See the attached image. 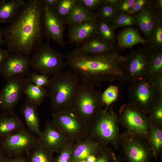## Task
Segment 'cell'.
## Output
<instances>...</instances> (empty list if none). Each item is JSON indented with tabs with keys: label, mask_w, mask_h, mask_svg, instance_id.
I'll return each instance as SVG.
<instances>
[{
	"label": "cell",
	"mask_w": 162,
	"mask_h": 162,
	"mask_svg": "<svg viewBox=\"0 0 162 162\" xmlns=\"http://www.w3.org/2000/svg\"><path fill=\"white\" fill-rule=\"evenodd\" d=\"M54 153L39 143L26 154V162H54Z\"/></svg>",
	"instance_id": "obj_27"
},
{
	"label": "cell",
	"mask_w": 162,
	"mask_h": 162,
	"mask_svg": "<svg viewBox=\"0 0 162 162\" xmlns=\"http://www.w3.org/2000/svg\"><path fill=\"white\" fill-rule=\"evenodd\" d=\"M10 53L7 49L0 48V67Z\"/></svg>",
	"instance_id": "obj_45"
},
{
	"label": "cell",
	"mask_w": 162,
	"mask_h": 162,
	"mask_svg": "<svg viewBox=\"0 0 162 162\" xmlns=\"http://www.w3.org/2000/svg\"><path fill=\"white\" fill-rule=\"evenodd\" d=\"M136 0H121L117 10L120 13L127 14L133 6Z\"/></svg>",
	"instance_id": "obj_41"
},
{
	"label": "cell",
	"mask_w": 162,
	"mask_h": 162,
	"mask_svg": "<svg viewBox=\"0 0 162 162\" xmlns=\"http://www.w3.org/2000/svg\"><path fill=\"white\" fill-rule=\"evenodd\" d=\"M51 122L54 127L69 140L77 142L88 137L89 127L72 109L52 113Z\"/></svg>",
	"instance_id": "obj_8"
},
{
	"label": "cell",
	"mask_w": 162,
	"mask_h": 162,
	"mask_svg": "<svg viewBox=\"0 0 162 162\" xmlns=\"http://www.w3.org/2000/svg\"><path fill=\"white\" fill-rule=\"evenodd\" d=\"M44 5L50 7H52L58 0H42Z\"/></svg>",
	"instance_id": "obj_47"
},
{
	"label": "cell",
	"mask_w": 162,
	"mask_h": 162,
	"mask_svg": "<svg viewBox=\"0 0 162 162\" xmlns=\"http://www.w3.org/2000/svg\"><path fill=\"white\" fill-rule=\"evenodd\" d=\"M5 162H26V160L25 156L13 157L5 156Z\"/></svg>",
	"instance_id": "obj_44"
},
{
	"label": "cell",
	"mask_w": 162,
	"mask_h": 162,
	"mask_svg": "<svg viewBox=\"0 0 162 162\" xmlns=\"http://www.w3.org/2000/svg\"><path fill=\"white\" fill-rule=\"evenodd\" d=\"M120 145L127 162H151L153 158L149 141L126 130L121 134Z\"/></svg>",
	"instance_id": "obj_10"
},
{
	"label": "cell",
	"mask_w": 162,
	"mask_h": 162,
	"mask_svg": "<svg viewBox=\"0 0 162 162\" xmlns=\"http://www.w3.org/2000/svg\"><path fill=\"white\" fill-rule=\"evenodd\" d=\"M92 20H97L94 13L87 9L79 0H76L70 15L63 22L65 25L68 26Z\"/></svg>",
	"instance_id": "obj_25"
},
{
	"label": "cell",
	"mask_w": 162,
	"mask_h": 162,
	"mask_svg": "<svg viewBox=\"0 0 162 162\" xmlns=\"http://www.w3.org/2000/svg\"><path fill=\"white\" fill-rule=\"evenodd\" d=\"M110 23L115 29L136 24L134 16L122 13H120Z\"/></svg>",
	"instance_id": "obj_35"
},
{
	"label": "cell",
	"mask_w": 162,
	"mask_h": 162,
	"mask_svg": "<svg viewBox=\"0 0 162 162\" xmlns=\"http://www.w3.org/2000/svg\"><path fill=\"white\" fill-rule=\"evenodd\" d=\"M5 43L3 36V29L0 24V44L2 45Z\"/></svg>",
	"instance_id": "obj_49"
},
{
	"label": "cell",
	"mask_w": 162,
	"mask_h": 162,
	"mask_svg": "<svg viewBox=\"0 0 162 162\" xmlns=\"http://www.w3.org/2000/svg\"><path fill=\"white\" fill-rule=\"evenodd\" d=\"M30 57L15 52L9 53L0 67V74L6 80L19 74L30 73Z\"/></svg>",
	"instance_id": "obj_15"
},
{
	"label": "cell",
	"mask_w": 162,
	"mask_h": 162,
	"mask_svg": "<svg viewBox=\"0 0 162 162\" xmlns=\"http://www.w3.org/2000/svg\"><path fill=\"white\" fill-rule=\"evenodd\" d=\"M107 147L108 145L88 137L74 144L71 155V162L85 160L91 155L97 156Z\"/></svg>",
	"instance_id": "obj_18"
},
{
	"label": "cell",
	"mask_w": 162,
	"mask_h": 162,
	"mask_svg": "<svg viewBox=\"0 0 162 162\" xmlns=\"http://www.w3.org/2000/svg\"><path fill=\"white\" fill-rule=\"evenodd\" d=\"M66 58V65L78 76L82 84L98 87L104 82L125 81L123 68L126 56L116 50L88 56L75 49Z\"/></svg>",
	"instance_id": "obj_2"
},
{
	"label": "cell",
	"mask_w": 162,
	"mask_h": 162,
	"mask_svg": "<svg viewBox=\"0 0 162 162\" xmlns=\"http://www.w3.org/2000/svg\"><path fill=\"white\" fill-rule=\"evenodd\" d=\"M151 52L149 48L139 49L126 56L123 68L125 81L132 83L147 76Z\"/></svg>",
	"instance_id": "obj_12"
},
{
	"label": "cell",
	"mask_w": 162,
	"mask_h": 162,
	"mask_svg": "<svg viewBox=\"0 0 162 162\" xmlns=\"http://www.w3.org/2000/svg\"><path fill=\"white\" fill-rule=\"evenodd\" d=\"M151 124L149 143L153 152V158L157 161L162 151V126Z\"/></svg>",
	"instance_id": "obj_29"
},
{
	"label": "cell",
	"mask_w": 162,
	"mask_h": 162,
	"mask_svg": "<svg viewBox=\"0 0 162 162\" xmlns=\"http://www.w3.org/2000/svg\"><path fill=\"white\" fill-rule=\"evenodd\" d=\"M50 75L38 74L34 72L30 74L27 80L30 82L38 86L44 87L48 86L50 83Z\"/></svg>",
	"instance_id": "obj_38"
},
{
	"label": "cell",
	"mask_w": 162,
	"mask_h": 162,
	"mask_svg": "<svg viewBox=\"0 0 162 162\" xmlns=\"http://www.w3.org/2000/svg\"><path fill=\"white\" fill-rule=\"evenodd\" d=\"M76 0H58L52 8L63 22L71 13Z\"/></svg>",
	"instance_id": "obj_31"
},
{
	"label": "cell",
	"mask_w": 162,
	"mask_h": 162,
	"mask_svg": "<svg viewBox=\"0 0 162 162\" xmlns=\"http://www.w3.org/2000/svg\"><path fill=\"white\" fill-rule=\"evenodd\" d=\"M68 26V42L76 46L97 34L98 20H88Z\"/></svg>",
	"instance_id": "obj_16"
},
{
	"label": "cell",
	"mask_w": 162,
	"mask_h": 162,
	"mask_svg": "<svg viewBox=\"0 0 162 162\" xmlns=\"http://www.w3.org/2000/svg\"><path fill=\"white\" fill-rule=\"evenodd\" d=\"M5 156L0 149V162H5Z\"/></svg>",
	"instance_id": "obj_51"
},
{
	"label": "cell",
	"mask_w": 162,
	"mask_h": 162,
	"mask_svg": "<svg viewBox=\"0 0 162 162\" xmlns=\"http://www.w3.org/2000/svg\"><path fill=\"white\" fill-rule=\"evenodd\" d=\"M112 161H113V162H117L116 156L114 157Z\"/></svg>",
	"instance_id": "obj_53"
},
{
	"label": "cell",
	"mask_w": 162,
	"mask_h": 162,
	"mask_svg": "<svg viewBox=\"0 0 162 162\" xmlns=\"http://www.w3.org/2000/svg\"><path fill=\"white\" fill-rule=\"evenodd\" d=\"M75 142L69 141L57 152L54 162H71L70 157Z\"/></svg>",
	"instance_id": "obj_36"
},
{
	"label": "cell",
	"mask_w": 162,
	"mask_h": 162,
	"mask_svg": "<svg viewBox=\"0 0 162 162\" xmlns=\"http://www.w3.org/2000/svg\"><path fill=\"white\" fill-rule=\"evenodd\" d=\"M149 39L150 50L151 49L153 50L162 49V25L158 18Z\"/></svg>",
	"instance_id": "obj_33"
},
{
	"label": "cell",
	"mask_w": 162,
	"mask_h": 162,
	"mask_svg": "<svg viewBox=\"0 0 162 162\" xmlns=\"http://www.w3.org/2000/svg\"><path fill=\"white\" fill-rule=\"evenodd\" d=\"M162 73V49L151 52L147 74L149 79L152 82L156 78Z\"/></svg>",
	"instance_id": "obj_28"
},
{
	"label": "cell",
	"mask_w": 162,
	"mask_h": 162,
	"mask_svg": "<svg viewBox=\"0 0 162 162\" xmlns=\"http://www.w3.org/2000/svg\"><path fill=\"white\" fill-rule=\"evenodd\" d=\"M97 156L94 155H91L87 157L85 160L87 162H95Z\"/></svg>",
	"instance_id": "obj_48"
},
{
	"label": "cell",
	"mask_w": 162,
	"mask_h": 162,
	"mask_svg": "<svg viewBox=\"0 0 162 162\" xmlns=\"http://www.w3.org/2000/svg\"><path fill=\"white\" fill-rule=\"evenodd\" d=\"M115 156V153L110 148L107 147L97 156L95 162H110Z\"/></svg>",
	"instance_id": "obj_39"
},
{
	"label": "cell",
	"mask_w": 162,
	"mask_h": 162,
	"mask_svg": "<svg viewBox=\"0 0 162 162\" xmlns=\"http://www.w3.org/2000/svg\"><path fill=\"white\" fill-rule=\"evenodd\" d=\"M24 94L29 100L37 106L40 105L45 98L48 97V91L44 87L35 85L27 78Z\"/></svg>",
	"instance_id": "obj_26"
},
{
	"label": "cell",
	"mask_w": 162,
	"mask_h": 162,
	"mask_svg": "<svg viewBox=\"0 0 162 162\" xmlns=\"http://www.w3.org/2000/svg\"><path fill=\"white\" fill-rule=\"evenodd\" d=\"M117 9L105 2H103L95 12L94 14L98 20L109 22L113 20L119 14Z\"/></svg>",
	"instance_id": "obj_30"
},
{
	"label": "cell",
	"mask_w": 162,
	"mask_h": 162,
	"mask_svg": "<svg viewBox=\"0 0 162 162\" xmlns=\"http://www.w3.org/2000/svg\"><path fill=\"white\" fill-rule=\"evenodd\" d=\"M40 144L53 153H57L69 140L53 126L51 121L46 120L45 128L38 137Z\"/></svg>",
	"instance_id": "obj_17"
},
{
	"label": "cell",
	"mask_w": 162,
	"mask_h": 162,
	"mask_svg": "<svg viewBox=\"0 0 162 162\" xmlns=\"http://www.w3.org/2000/svg\"><path fill=\"white\" fill-rule=\"evenodd\" d=\"M119 124L130 133L147 140L149 142L151 124L148 116L133 105H122L119 110Z\"/></svg>",
	"instance_id": "obj_9"
},
{
	"label": "cell",
	"mask_w": 162,
	"mask_h": 162,
	"mask_svg": "<svg viewBox=\"0 0 162 162\" xmlns=\"http://www.w3.org/2000/svg\"><path fill=\"white\" fill-rule=\"evenodd\" d=\"M24 127L20 117L14 111L0 114V138L13 134Z\"/></svg>",
	"instance_id": "obj_22"
},
{
	"label": "cell",
	"mask_w": 162,
	"mask_h": 162,
	"mask_svg": "<svg viewBox=\"0 0 162 162\" xmlns=\"http://www.w3.org/2000/svg\"><path fill=\"white\" fill-rule=\"evenodd\" d=\"M21 112L28 129L38 136V137L40 136L42 132L40 129L37 106L26 98L21 107Z\"/></svg>",
	"instance_id": "obj_20"
},
{
	"label": "cell",
	"mask_w": 162,
	"mask_h": 162,
	"mask_svg": "<svg viewBox=\"0 0 162 162\" xmlns=\"http://www.w3.org/2000/svg\"><path fill=\"white\" fill-rule=\"evenodd\" d=\"M148 2L146 0H136L133 6L127 14L132 16L138 13L146 6Z\"/></svg>",
	"instance_id": "obj_42"
},
{
	"label": "cell",
	"mask_w": 162,
	"mask_h": 162,
	"mask_svg": "<svg viewBox=\"0 0 162 162\" xmlns=\"http://www.w3.org/2000/svg\"><path fill=\"white\" fill-rule=\"evenodd\" d=\"M156 4L158 9L161 10L162 9V0H158L156 1Z\"/></svg>",
	"instance_id": "obj_50"
},
{
	"label": "cell",
	"mask_w": 162,
	"mask_h": 162,
	"mask_svg": "<svg viewBox=\"0 0 162 162\" xmlns=\"http://www.w3.org/2000/svg\"><path fill=\"white\" fill-rule=\"evenodd\" d=\"M137 25L145 37L149 38L158 18L153 9L146 6L134 16Z\"/></svg>",
	"instance_id": "obj_21"
},
{
	"label": "cell",
	"mask_w": 162,
	"mask_h": 162,
	"mask_svg": "<svg viewBox=\"0 0 162 162\" xmlns=\"http://www.w3.org/2000/svg\"><path fill=\"white\" fill-rule=\"evenodd\" d=\"M79 0L87 9L94 13L103 2V0Z\"/></svg>",
	"instance_id": "obj_40"
},
{
	"label": "cell",
	"mask_w": 162,
	"mask_h": 162,
	"mask_svg": "<svg viewBox=\"0 0 162 162\" xmlns=\"http://www.w3.org/2000/svg\"><path fill=\"white\" fill-rule=\"evenodd\" d=\"M102 94L94 86L82 84L75 97L72 109L89 127L99 116L105 106Z\"/></svg>",
	"instance_id": "obj_4"
},
{
	"label": "cell",
	"mask_w": 162,
	"mask_h": 162,
	"mask_svg": "<svg viewBox=\"0 0 162 162\" xmlns=\"http://www.w3.org/2000/svg\"><path fill=\"white\" fill-rule=\"evenodd\" d=\"M118 45L120 49L130 48L138 44H145L146 40L137 31L131 27L124 28L118 35Z\"/></svg>",
	"instance_id": "obj_24"
},
{
	"label": "cell",
	"mask_w": 162,
	"mask_h": 162,
	"mask_svg": "<svg viewBox=\"0 0 162 162\" xmlns=\"http://www.w3.org/2000/svg\"><path fill=\"white\" fill-rule=\"evenodd\" d=\"M75 162H87L86 160H79Z\"/></svg>",
	"instance_id": "obj_52"
},
{
	"label": "cell",
	"mask_w": 162,
	"mask_h": 162,
	"mask_svg": "<svg viewBox=\"0 0 162 162\" xmlns=\"http://www.w3.org/2000/svg\"><path fill=\"white\" fill-rule=\"evenodd\" d=\"M129 103L147 115L161 99L147 76L132 83L128 89Z\"/></svg>",
	"instance_id": "obj_7"
},
{
	"label": "cell",
	"mask_w": 162,
	"mask_h": 162,
	"mask_svg": "<svg viewBox=\"0 0 162 162\" xmlns=\"http://www.w3.org/2000/svg\"><path fill=\"white\" fill-rule=\"evenodd\" d=\"M104 1L105 2L114 7L117 9L118 7L119 4L121 0H104Z\"/></svg>",
	"instance_id": "obj_46"
},
{
	"label": "cell",
	"mask_w": 162,
	"mask_h": 162,
	"mask_svg": "<svg viewBox=\"0 0 162 162\" xmlns=\"http://www.w3.org/2000/svg\"><path fill=\"white\" fill-rule=\"evenodd\" d=\"M44 4L42 0H29L3 29L7 50L28 56L42 43Z\"/></svg>",
	"instance_id": "obj_1"
},
{
	"label": "cell",
	"mask_w": 162,
	"mask_h": 162,
	"mask_svg": "<svg viewBox=\"0 0 162 162\" xmlns=\"http://www.w3.org/2000/svg\"><path fill=\"white\" fill-rule=\"evenodd\" d=\"M115 29L110 22L98 20L97 34L104 41L112 45L115 41Z\"/></svg>",
	"instance_id": "obj_32"
},
{
	"label": "cell",
	"mask_w": 162,
	"mask_h": 162,
	"mask_svg": "<svg viewBox=\"0 0 162 162\" xmlns=\"http://www.w3.org/2000/svg\"><path fill=\"white\" fill-rule=\"evenodd\" d=\"M148 118L151 124L162 126V99L152 108Z\"/></svg>",
	"instance_id": "obj_34"
},
{
	"label": "cell",
	"mask_w": 162,
	"mask_h": 162,
	"mask_svg": "<svg viewBox=\"0 0 162 162\" xmlns=\"http://www.w3.org/2000/svg\"><path fill=\"white\" fill-rule=\"evenodd\" d=\"M50 81L48 97L53 113L72 109L81 85L78 76L69 70L52 75Z\"/></svg>",
	"instance_id": "obj_3"
},
{
	"label": "cell",
	"mask_w": 162,
	"mask_h": 162,
	"mask_svg": "<svg viewBox=\"0 0 162 162\" xmlns=\"http://www.w3.org/2000/svg\"><path fill=\"white\" fill-rule=\"evenodd\" d=\"M49 42L42 43L34 51L31 66L41 74L52 75L61 72L66 65L64 62L66 56L53 48Z\"/></svg>",
	"instance_id": "obj_6"
},
{
	"label": "cell",
	"mask_w": 162,
	"mask_h": 162,
	"mask_svg": "<svg viewBox=\"0 0 162 162\" xmlns=\"http://www.w3.org/2000/svg\"><path fill=\"white\" fill-rule=\"evenodd\" d=\"M152 85L162 95V73L159 74L152 82Z\"/></svg>",
	"instance_id": "obj_43"
},
{
	"label": "cell",
	"mask_w": 162,
	"mask_h": 162,
	"mask_svg": "<svg viewBox=\"0 0 162 162\" xmlns=\"http://www.w3.org/2000/svg\"><path fill=\"white\" fill-rule=\"evenodd\" d=\"M117 86L110 85L102 94V99L106 106H109L116 100L118 96Z\"/></svg>",
	"instance_id": "obj_37"
},
{
	"label": "cell",
	"mask_w": 162,
	"mask_h": 162,
	"mask_svg": "<svg viewBox=\"0 0 162 162\" xmlns=\"http://www.w3.org/2000/svg\"><path fill=\"white\" fill-rule=\"evenodd\" d=\"M75 49L79 52L88 56L97 55L116 50L113 45L106 42L98 34L86 40Z\"/></svg>",
	"instance_id": "obj_19"
},
{
	"label": "cell",
	"mask_w": 162,
	"mask_h": 162,
	"mask_svg": "<svg viewBox=\"0 0 162 162\" xmlns=\"http://www.w3.org/2000/svg\"><path fill=\"white\" fill-rule=\"evenodd\" d=\"M24 0H6L0 1V24L9 23L16 16L25 5Z\"/></svg>",
	"instance_id": "obj_23"
},
{
	"label": "cell",
	"mask_w": 162,
	"mask_h": 162,
	"mask_svg": "<svg viewBox=\"0 0 162 162\" xmlns=\"http://www.w3.org/2000/svg\"><path fill=\"white\" fill-rule=\"evenodd\" d=\"M38 143V137L24 127L13 134L0 138V149L7 156H25Z\"/></svg>",
	"instance_id": "obj_11"
},
{
	"label": "cell",
	"mask_w": 162,
	"mask_h": 162,
	"mask_svg": "<svg viewBox=\"0 0 162 162\" xmlns=\"http://www.w3.org/2000/svg\"><path fill=\"white\" fill-rule=\"evenodd\" d=\"M26 76L23 74H18L6 80L0 91V110L2 112L14 111L24 94L26 82Z\"/></svg>",
	"instance_id": "obj_13"
},
{
	"label": "cell",
	"mask_w": 162,
	"mask_h": 162,
	"mask_svg": "<svg viewBox=\"0 0 162 162\" xmlns=\"http://www.w3.org/2000/svg\"><path fill=\"white\" fill-rule=\"evenodd\" d=\"M42 26L44 36L47 41L52 40L61 48H64L66 45L63 36L65 25L52 8L45 5L42 15Z\"/></svg>",
	"instance_id": "obj_14"
},
{
	"label": "cell",
	"mask_w": 162,
	"mask_h": 162,
	"mask_svg": "<svg viewBox=\"0 0 162 162\" xmlns=\"http://www.w3.org/2000/svg\"><path fill=\"white\" fill-rule=\"evenodd\" d=\"M119 124L118 115L111 106H106L89 127L88 137L104 144H111L115 150H118L121 134Z\"/></svg>",
	"instance_id": "obj_5"
}]
</instances>
